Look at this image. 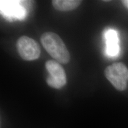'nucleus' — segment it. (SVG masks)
<instances>
[{"label": "nucleus", "instance_id": "obj_1", "mask_svg": "<svg viewBox=\"0 0 128 128\" xmlns=\"http://www.w3.org/2000/svg\"><path fill=\"white\" fill-rule=\"evenodd\" d=\"M40 41L48 54L60 64L70 62V54L60 36L52 32H47L41 36Z\"/></svg>", "mask_w": 128, "mask_h": 128}, {"label": "nucleus", "instance_id": "obj_2", "mask_svg": "<svg viewBox=\"0 0 128 128\" xmlns=\"http://www.w3.org/2000/svg\"><path fill=\"white\" fill-rule=\"evenodd\" d=\"M104 75L110 83L119 91H124L127 87L128 69L123 63H114L105 69Z\"/></svg>", "mask_w": 128, "mask_h": 128}, {"label": "nucleus", "instance_id": "obj_3", "mask_svg": "<svg viewBox=\"0 0 128 128\" xmlns=\"http://www.w3.org/2000/svg\"><path fill=\"white\" fill-rule=\"evenodd\" d=\"M17 52L22 59L28 61L36 60L40 55V48L34 39L23 36L17 40L16 44Z\"/></svg>", "mask_w": 128, "mask_h": 128}, {"label": "nucleus", "instance_id": "obj_4", "mask_svg": "<svg viewBox=\"0 0 128 128\" xmlns=\"http://www.w3.org/2000/svg\"><path fill=\"white\" fill-rule=\"evenodd\" d=\"M45 67L49 75L46 79L48 86L53 88L60 89L66 84V74L59 62L53 60H48Z\"/></svg>", "mask_w": 128, "mask_h": 128}, {"label": "nucleus", "instance_id": "obj_5", "mask_svg": "<svg viewBox=\"0 0 128 128\" xmlns=\"http://www.w3.org/2000/svg\"><path fill=\"white\" fill-rule=\"evenodd\" d=\"M104 38L106 42L107 55L110 57H116L120 52L118 32L113 29H108L105 32Z\"/></svg>", "mask_w": 128, "mask_h": 128}, {"label": "nucleus", "instance_id": "obj_6", "mask_svg": "<svg viewBox=\"0 0 128 128\" xmlns=\"http://www.w3.org/2000/svg\"><path fill=\"white\" fill-rule=\"evenodd\" d=\"M1 3L6 5V7L3 8V13L8 17H12L14 16L15 17L22 19L25 16V10L22 7L19 6L18 1H1Z\"/></svg>", "mask_w": 128, "mask_h": 128}, {"label": "nucleus", "instance_id": "obj_7", "mask_svg": "<svg viewBox=\"0 0 128 128\" xmlns=\"http://www.w3.org/2000/svg\"><path fill=\"white\" fill-rule=\"evenodd\" d=\"M82 1L78 0H54L52 1L54 7L60 12H68L76 9Z\"/></svg>", "mask_w": 128, "mask_h": 128}, {"label": "nucleus", "instance_id": "obj_8", "mask_svg": "<svg viewBox=\"0 0 128 128\" xmlns=\"http://www.w3.org/2000/svg\"><path fill=\"white\" fill-rule=\"evenodd\" d=\"M122 3L124 5V6H125V7H126L128 8V0L122 1Z\"/></svg>", "mask_w": 128, "mask_h": 128}]
</instances>
